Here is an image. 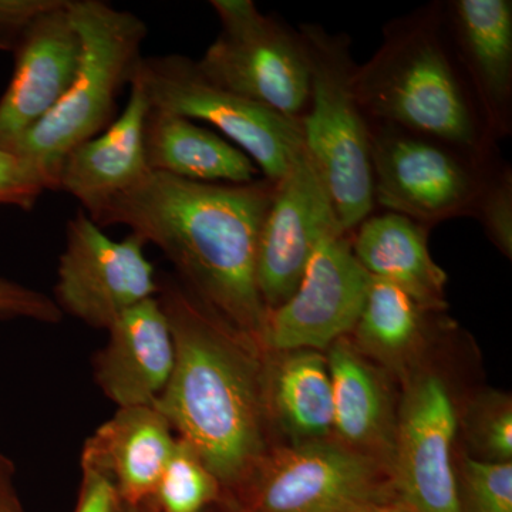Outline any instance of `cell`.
<instances>
[{
  "label": "cell",
  "mask_w": 512,
  "mask_h": 512,
  "mask_svg": "<svg viewBox=\"0 0 512 512\" xmlns=\"http://www.w3.org/2000/svg\"><path fill=\"white\" fill-rule=\"evenodd\" d=\"M274 194V181L264 177L210 184L151 171L90 218L101 228L127 227L156 245L195 296L261 346L268 311L256 282V255Z\"/></svg>",
  "instance_id": "obj_1"
},
{
  "label": "cell",
  "mask_w": 512,
  "mask_h": 512,
  "mask_svg": "<svg viewBox=\"0 0 512 512\" xmlns=\"http://www.w3.org/2000/svg\"><path fill=\"white\" fill-rule=\"evenodd\" d=\"M173 333V373L156 407L220 481L238 491L268 453L264 350L177 276L158 278Z\"/></svg>",
  "instance_id": "obj_2"
},
{
  "label": "cell",
  "mask_w": 512,
  "mask_h": 512,
  "mask_svg": "<svg viewBox=\"0 0 512 512\" xmlns=\"http://www.w3.org/2000/svg\"><path fill=\"white\" fill-rule=\"evenodd\" d=\"M356 93L367 119L440 141L480 160L498 158L443 22V2L390 20L375 55L357 66Z\"/></svg>",
  "instance_id": "obj_3"
},
{
  "label": "cell",
  "mask_w": 512,
  "mask_h": 512,
  "mask_svg": "<svg viewBox=\"0 0 512 512\" xmlns=\"http://www.w3.org/2000/svg\"><path fill=\"white\" fill-rule=\"evenodd\" d=\"M69 10L82 39L79 72L45 119L2 146L32 164L49 191H57L70 151L116 119L117 100L133 82L148 33L140 16L103 0H69Z\"/></svg>",
  "instance_id": "obj_4"
},
{
  "label": "cell",
  "mask_w": 512,
  "mask_h": 512,
  "mask_svg": "<svg viewBox=\"0 0 512 512\" xmlns=\"http://www.w3.org/2000/svg\"><path fill=\"white\" fill-rule=\"evenodd\" d=\"M311 90L301 119L303 147L325 184L340 227L350 234L375 211L369 119L356 93L352 39L316 23L298 30Z\"/></svg>",
  "instance_id": "obj_5"
},
{
  "label": "cell",
  "mask_w": 512,
  "mask_h": 512,
  "mask_svg": "<svg viewBox=\"0 0 512 512\" xmlns=\"http://www.w3.org/2000/svg\"><path fill=\"white\" fill-rule=\"evenodd\" d=\"M134 79L153 109L211 124L274 183L303 150L301 120L211 82L191 57L180 53L143 57Z\"/></svg>",
  "instance_id": "obj_6"
},
{
  "label": "cell",
  "mask_w": 512,
  "mask_h": 512,
  "mask_svg": "<svg viewBox=\"0 0 512 512\" xmlns=\"http://www.w3.org/2000/svg\"><path fill=\"white\" fill-rule=\"evenodd\" d=\"M221 33L197 60L218 86L289 119L308 110L311 76L298 30L264 15L251 0H212Z\"/></svg>",
  "instance_id": "obj_7"
},
{
  "label": "cell",
  "mask_w": 512,
  "mask_h": 512,
  "mask_svg": "<svg viewBox=\"0 0 512 512\" xmlns=\"http://www.w3.org/2000/svg\"><path fill=\"white\" fill-rule=\"evenodd\" d=\"M370 126L375 204L431 228L473 217L487 175L500 157L485 161L400 128Z\"/></svg>",
  "instance_id": "obj_8"
},
{
  "label": "cell",
  "mask_w": 512,
  "mask_h": 512,
  "mask_svg": "<svg viewBox=\"0 0 512 512\" xmlns=\"http://www.w3.org/2000/svg\"><path fill=\"white\" fill-rule=\"evenodd\" d=\"M237 493L238 512H350L396 495L386 467L335 439L268 451Z\"/></svg>",
  "instance_id": "obj_9"
},
{
  "label": "cell",
  "mask_w": 512,
  "mask_h": 512,
  "mask_svg": "<svg viewBox=\"0 0 512 512\" xmlns=\"http://www.w3.org/2000/svg\"><path fill=\"white\" fill-rule=\"evenodd\" d=\"M144 247L133 234L114 241L86 212H77L66 224L53 301L63 315L109 329L128 309L157 296L158 276Z\"/></svg>",
  "instance_id": "obj_10"
},
{
  "label": "cell",
  "mask_w": 512,
  "mask_h": 512,
  "mask_svg": "<svg viewBox=\"0 0 512 512\" xmlns=\"http://www.w3.org/2000/svg\"><path fill=\"white\" fill-rule=\"evenodd\" d=\"M370 281L349 234L329 235L316 247L291 298L266 312L262 350L325 352L355 329Z\"/></svg>",
  "instance_id": "obj_11"
},
{
  "label": "cell",
  "mask_w": 512,
  "mask_h": 512,
  "mask_svg": "<svg viewBox=\"0 0 512 512\" xmlns=\"http://www.w3.org/2000/svg\"><path fill=\"white\" fill-rule=\"evenodd\" d=\"M457 413L446 384L424 373L397 412L390 480L410 512H461L453 444Z\"/></svg>",
  "instance_id": "obj_12"
},
{
  "label": "cell",
  "mask_w": 512,
  "mask_h": 512,
  "mask_svg": "<svg viewBox=\"0 0 512 512\" xmlns=\"http://www.w3.org/2000/svg\"><path fill=\"white\" fill-rule=\"evenodd\" d=\"M339 232L345 231L329 192L303 147L276 181L259 235L256 282L266 311L291 298L316 247Z\"/></svg>",
  "instance_id": "obj_13"
},
{
  "label": "cell",
  "mask_w": 512,
  "mask_h": 512,
  "mask_svg": "<svg viewBox=\"0 0 512 512\" xmlns=\"http://www.w3.org/2000/svg\"><path fill=\"white\" fill-rule=\"evenodd\" d=\"M82 53L69 0L33 19L12 52L15 66L0 97V147L55 109L79 72Z\"/></svg>",
  "instance_id": "obj_14"
},
{
  "label": "cell",
  "mask_w": 512,
  "mask_h": 512,
  "mask_svg": "<svg viewBox=\"0 0 512 512\" xmlns=\"http://www.w3.org/2000/svg\"><path fill=\"white\" fill-rule=\"evenodd\" d=\"M444 30L485 127L497 143L512 133V2H443Z\"/></svg>",
  "instance_id": "obj_15"
},
{
  "label": "cell",
  "mask_w": 512,
  "mask_h": 512,
  "mask_svg": "<svg viewBox=\"0 0 512 512\" xmlns=\"http://www.w3.org/2000/svg\"><path fill=\"white\" fill-rule=\"evenodd\" d=\"M107 332L109 342L94 362L104 396L119 409L154 406L175 362L173 333L157 296L128 309Z\"/></svg>",
  "instance_id": "obj_16"
},
{
  "label": "cell",
  "mask_w": 512,
  "mask_h": 512,
  "mask_svg": "<svg viewBox=\"0 0 512 512\" xmlns=\"http://www.w3.org/2000/svg\"><path fill=\"white\" fill-rule=\"evenodd\" d=\"M151 104L133 79L119 117L103 133L70 151L60 168L57 191L66 192L93 217L117 195L140 184L148 174L144 128Z\"/></svg>",
  "instance_id": "obj_17"
},
{
  "label": "cell",
  "mask_w": 512,
  "mask_h": 512,
  "mask_svg": "<svg viewBox=\"0 0 512 512\" xmlns=\"http://www.w3.org/2000/svg\"><path fill=\"white\" fill-rule=\"evenodd\" d=\"M173 431L156 407H124L86 441L82 467L106 474L121 505L137 507L153 498L173 453Z\"/></svg>",
  "instance_id": "obj_18"
},
{
  "label": "cell",
  "mask_w": 512,
  "mask_h": 512,
  "mask_svg": "<svg viewBox=\"0 0 512 512\" xmlns=\"http://www.w3.org/2000/svg\"><path fill=\"white\" fill-rule=\"evenodd\" d=\"M326 359L332 382L333 439L390 471L397 413L382 373L348 336L330 346Z\"/></svg>",
  "instance_id": "obj_19"
},
{
  "label": "cell",
  "mask_w": 512,
  "mask_h": 512,
  "mask_svg": "<svg viewBox=\"0 0 512 512\" xmlns=\"http://www.w3.org/2000/svg\"><path fill=\"white\" fill-rule=\"evenodd\" d=\"M430 229L403 215H369L350 232L357 261L372 278L399 286L431 312L447 308V274L429 249Z\"/></svg>",
  "instance_id": "obj_20"
},
{
  "label": "cell",
  "mask_w": 512,
  "mask_h": 512,
  "mask_svg": "<svg viewBox=\"0 0 512 512\" xmlns=\"http://www.w3.org/2000/svg\"><path fill=\"white\" fill-rule=\"evenodd\" d=\"M147 163L153 173L195 183L247 184L259 170L228 140L194 121L151 107L144 128Z\"/></svg>",
  "instance_id": "obj_21"
},
{
  "label": "cell",
  "mask_w": 512,
  "mask_h": 512,
  "mask_svg": "<svg viewBox=\"0 0 512 512\" xmlns=\"http://www.w3.org/2000/svg\"><path fill=\"white\" fill-rule=\"evenodd\" d=\"M269 420L292 444L333 439V394L328 359L318 350L264 353Z\"/></svg>",
  "instance_id": "obj_22"
},
{
  "label": "cell",
  "mask_w": 512,
  "mask_h": 512,
  "mask_svg": "<svg viewBox=\"0 0 512 512\" xmlns=\"http://www.w3.org/2000/svg\"><path fill=\"white\" fill-rule=\"evenodd\" d=\"M429 309L399 286L372 278L355 329V346L365 356L402 369L420 348L429 326Z\"/></svg>",
  "instance_id": "obj_23"
},
{
  "label": "cell",
  "mask_w": 512,
  "mask_h": 512,
  "mask_svg": "<svg viewBox=\"0 0 512 512\" xmlns=\"http://www.w3.org/2000/svg\"><path fill=\"white\" fill-rule=\"evenodd\" d=\"M220 481L205 466L194 448L177 437L154 491L151 503L158 512H204L220 500Z\"/></svg>",
  "instance_id": "obj_24"
},
{
  "label": "cell",
  "mask_w": 512,
  "mask_h": 512,
  "mask_svg": "<svg viewBox=\"0 0 512 512\" xmlns=\"http://www.w3.org/2000/svg\"><path fill=\"white\" fill-rule=\"evenodd\" d=\"M461 512H512V463L466 457L457 476Z\"/></svg>",
  "instance_id": "obj_25"
},
{
  "label": "cell",
  "mask_w": 512,
  "mask_h": 512,
  "mask_svg": "<svg viewBox=\"0 0 512 512\" xmlns=\"http://www.w3.org/2000/svg\"><path fill=\"white\" fill-rule=\"evenodd\" d=\"M473 217L501 254L512 256V168L503 160L491 168Z\"/></svg>",
  "instance_id": "obj_26"
},
{
  "label": "cell",
  "mask_w": 512,
  "mask_h": 512,
  "mask_svg": "<svg viewBox=\"0 0 512 512\" xmlns=\"http://www.w3.org/2000/svg\"><path fill=\"white\" fill-rule=\"evenodd\" d=\"M471 439L484 461L507 463L512 457V406L510 397L495 394L478 404L471 421Z\"/></svg>",
  "instance_id": "obj_27"
},
{
  "label": "cell",
  "mask_w": 512,
  "mask_h": 512,
  "mask_svg": "<svg viewBox=\"0 0 512 512\" xmlns=\"http://www.w3.org/2000/svg\"><path fill=\"white\" fill-rule=\"evenodd\" d=\"M45 191V180L32 164L0 147V205L32 211Z\"/></svg>",
  "instance_id": "obj_28"
},
{
  "label": "cell",
  "mask_w": 512,
  "mask_h": 512,
  "mask_svg": "<svg viewBox=\"0 0 512 512\" xmlns=\"http://www.w3.org/2000/svg\"><path fill=\"white\" fill-rule=\"evenodd\" d=\"M16 319L57 325L63 313L46 293L0 278V320Z\"/></svg>",
  "instance_id": "obj_29"
},
{
  "label": "cell",
  "mask_w": 512,
  "mask_h": 512,
  "mask_svg": "<svg viewBox=\"0 0 512 512\" xmlns=\"http://www.w3.org/2000/svg\"><path fill=\"white\" fill-rule=\"evenodd\" d=\"M57 3L59 0H0V50L12 53L33 19Z\"/></svg>",
  "instance_id": "obj_30"
},
{
  "label": "cell",
  "mask_w": 512,
  "mask_h": 512,
  "mask_svg": "<svg viewBox=\"0 0 512 512\" xmlns=\"http://www.w3.org/2000/svg\"><path fill=\"white\" fill-rule=\"evenodd\" d=\"M82 473V487L74 512H120V498L113 481L94 468L82 467Z\"/></svg>",
  "instance_id": "obj_31"
},
{
  "label": "cell",
  "mask_w": 512,
  "mask_h": 512,
  "mask_svg": "<svg viewBox=\"0 0 512 512\" xmlns=\"http://www.w3.org/2000/svg\"><path fill=\"white\" fill-rule=\"evenodd\" d=\"M0 512H23L15 488V467L0 453Z\"/></svg>",
  "instance_id": "obj_32"
},
{
  "label": "cell",
  "mask_w": 512,
  "mask_h": 512,
  "mask_svg": "<svg viewBox=\"0 0 512 512\" xmlns=\"http://www.w3.org/2000/svg\"><path fill=\"white\" fill-rule=\"evenodd\" d=\"M350 512H410L409 508L406 507L396 497L383 498V500L372 501V503H367L360 505V507L355 508Z\"/></svg>",
  "instance_id": "obj_33"
},
{
  "label": "cell",
  "mask_w": 512,
  "mask_h": 512,
  "mask_svg": "<svg viewBox=\"0 0 512 512\" xmlns=\"http://www.w3.org/2000/svg\"><path fill=\"white\" fill-rule=\"evenodd\" d=\"M120 512H158L157 508L154 507V504L150 501L147 503L137 505V507H123L121 505Z\"/></svg>",
  "instance_id": "obj_34"
}]
</instances>
